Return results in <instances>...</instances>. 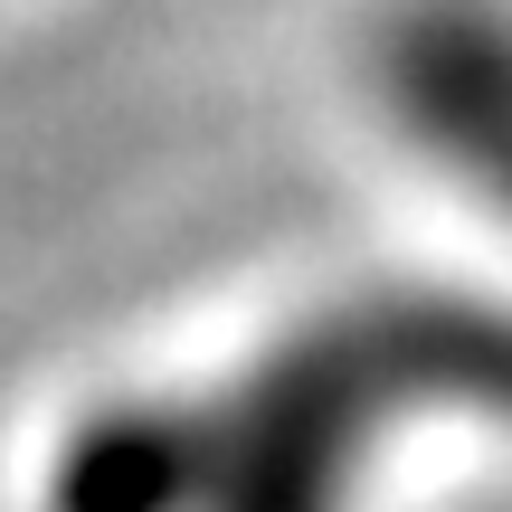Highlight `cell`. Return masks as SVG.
<instances>
[{"instance_id":"cell-1","label":"cell","mask_w":512,"mask_h":512,"mask_svg":"<svg viewBox=\"0 0 512 512\" xmlns=\"http://www.w3.org/2000/svg\"><path fill=\"white\" fill-rule=\"evenodd\" d=\"M418 399L512 408V323L446 304H361L285 342L219 408H190L181 512H342L370 427Z\"/></svg>"},{"instance_id":"cell-3","label":"cell","mask_w":512,"mask_h":512,"mask_svg":"<svg viewBox=\"0 0 512 512\" xmlns=\"http://www.w3.org/2000/svg\"><path fill=\"white\" fill-rule=\"evenodd\" d=\"M181 503H190V408L86 418L48 484V512H181Z\"/></svg>"},{"instance_id":"cell-2","label":"cell","mask_w":512,"mask_h":512,"mask_svg":"<svg viewBox=\"0 0 512 512\" xmlns=\"http://www.w3.org/2000/svg\"><path fill=\"white\" fill-rule=\"evenodd\" d=\"M389 105L408 114V143H427L456 181L512 219V29L494 10H418L389 38Z\"/></svg>"}]
</instances>
